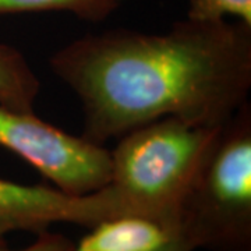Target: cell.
<instances>
[{
	"mask_svg": "<svg viewBox=\"0 0 251 251\" xmlns=\"http://www.w3.org/2000/svg\"><path fill=\"white\" fill-rule=\"evenodd\" d=\"M50 66L99 145L163 117L222 126L250 92L251 25L187 17L163 34L115 29L74 41Z\"/></svg>",
	"mask_w": 251,
	"mask_h": 251,
	"instance_id": "1",
	"label": "cell"
},
{
	"mask_svg": "<svg viewBox=\"0 0 251 251\" xmlns=\"http://www.w3.org/2000/svg\"><path fill=\"white\" fill-rule=\"evenodd\" d=\"M221 127L163 117L122 135L110 151L108 186L123 214L152 219L177 236L181 204Z\"/></svg>",
	"mask_w": 251,
	"mask_h": 251,
	"instance_id": "2",
	"label": "cell"
},
{
	"mask_svg": "<svg viewBox=\"0 0 251 251\" xmlns=\"http://www.w3.org/2000/svg\"><path fill=\"white\" fill-rule=\"evenodd\" d=\"M177 236L196 249L251 251V105L222 125L184 197Z\"/></svg>",
	"mask_w": 251,
	"mask_h": 251,
	"instance_id": "3",
	"label": "cell"
},
{
	"mask_svg": "<svg viewBox=\"0 0 251 251\" xmlns=\"http://www.w3.org/2000/svg\"><path fill=\"white\" fill-rule=\"evenodd\" d=\"M0 145L29 162L70 196H87L110 181V151L23 112L0 105Z\"/></svg>",
	"mask_w": 251,
	"mask_h": 251,
	"instance_id": "4",
	"label": "cell"
},
{
	"mask_svg": "<svg viewBox=\"0 0 251 251\" xmlns=\"http://www.w3.org/2000/svg\"><path fill=\"white\" fill-rule=\"evenodd\" d=\"M122 215L120 204L108 186L87 196H70L59 188L0 179V237L17 230L42 233L59 222L92 227Z\"/></svg>",
	"mask_w": 251,
	"mask_h": 251,
	"instance_id": "5",
	"label": "cell"
},
{
	"mask_svg": "<svg viewBox=\"0 0 251 251\" xmlns=\"http://www.w3.org/2000/svg\"><path fill=\"white\" fill-rule=\"evenodd\" d=\"M75 251H158L176 234L152 219L122 215L90 227Z\"/></svg>",
	"mask_w": 251,
	"mask_h": 251,
	"instance_id": "6",
	"label": "cell"
},
{
	"mask_svg": "<svg viewBox=\"0 0 251 251\" xmlns=\"http://www.w3.org/2000/svg\"><path fill=\"white\" fill-rule=\"evenodd\" d=\"M39 80L17 49L0 44V105L34 112Z\"/></svg>",
	"mask_w": 251,
	"mask_h": 251,
	"instance_id": "7",
	"label": "cell"
},
{
	"mask_svg": "<svg viewBox=\"0 0 251 251\" xmlns=\"http://www.w3.org/2000/svg\"><path fill=\"white\" fill-rule=\"evenodd\" d=\"M123 0H0V16L36 11H67L77 17L100 21L110 16Z\"/></svg>",
	"mask_w": 251,
	"mask_h": 251,
	"instance_id": "8",
	"label": "cell"
},
{
	"mask_svg": "<svg viewBox=\"0 0 251 251\" xmlns=\"http://www.w3.org/2000/svg\"><path fill=\"white\" fill-rule=\"evenodd\" d=\"M187 17L204 21L236 18L251 25V0H190Z\"/></svg>",
	"mask_w": 251,
	"mask_h": 251,
	"instance_id": "9",
	"label": "cell"
},
{
	"mask_svg": "<svg viewBox=\"0 0 251 251\" xmlns=\"http://www.w3.org/2000/svg\"><path fill=\"white\" fill-rule=\"evenodd\" d=\"M0 251H75L74 243L69 240L66 236L59 233H52L45 230L42 233H38V239L35 243L21 250H11L4 243L3 237H0Z\"/></svg>",
	"mask_w": 251,
	"mask_h": 251,
	"instance_id": "10",
	"label": "cell"
},
{
	"mask_svg": "<svg viewBox=\"0 0 251 251\" xmlns=\"http://www.w3.org/2000/svg\"><path fill=\"white\" fill-rule=\"evenodd\" d=\"M158 251H194V249L183 237L176 236L175 239H172L171 242L168 243V244H165Z\"/></svg>",
	"mask_w": 251,
	"mask_h": 251,
	"instance_id": "11",
	"label": "cell"
}]
</instances>
